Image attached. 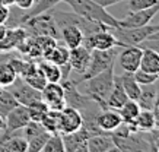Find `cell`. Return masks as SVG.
<instances>
[{"mask_svg": "<svg viewBox=\"0 0 159 152\" xmlns=\"http://www.w3.org/2000/svg\"><path fill=\"white\" fill-rule=\"evenodd\" d=\"M48 110H50L48 105L44 103L43 99H38V101H35V103H32V104H29L28 105L29 118H31L32 122H41Z\"/></svg>", "mask_w": 159, "mask_h": 152, "instance_id": "obj_34", "label": "cell"}, {"mask_svg": "<svg viewBox=\"0 0 159 152\" xmlns=\"http://www.w3.org/2000/svg\"><path fill=\"white\" fill-rule=\"evenodd\" d=\"M16 105H19V103H18L16 98L10 94L9 89L0 88V116L3 118H6V116H7Z\"/></svg>", "mask_w": 159, "mask_h": 152, "instance_id": "obj_28", "label": "cell"}, {"mask_svg": "<svg viewBox=\"0 0 159 152\" xmlns=\"http://www.w3.org/2000/svg\"><path fill=\"white\" fill-rule=\"evenodd\" d=\"M13 5L16 7H19L20 10H29L35 5V0H15Z\"/></svg>", "mask_w": 159, "mask_h": 152, "instance_id": "obj_39", "label": "cell"}, {"mask_svg": "<svg viewBox=\"0 0 159 152\" xmlns=\"http://www.w3.org/2000/svg\"><path fill=\"white\" fill-rule=\"evenodd\" d=\"M60 37L63 38V43L67 45L69 48H76L79 45L83 44V35L82 30L76 26V25H67V26H63L60 30Z\"/></svg>", "mask_w": 159, "mask_h": 152, "instance_id": "obj_21", "label": "cell"}, {"mask_svg": "<svg viewBox=\"0 0 159 152\" xmlns=\"http://www.w3.org/2000/svg\"><path fill=\"white\" fill-rule=\"evenodd\" d=\"M31 122L29 118V113H28V107L26 105H16V107L10 111L5 118V129L2 130V136H0V140H3L6 137L12 136L15 132L18 130H22V129Z\"/></svg>", "mask_w": 159, "mask_h": 152, "instance_id": "obj_7", "label": "cell"}, {"mask_svg": "<svg viewBox=\"0 0 159 152\" xmlns=\"http://www.w3.org/2000/svg\"><path fill=\"white\" fill-rule=\"evenodd\" d=\"M38 67L41 69L43 75L45 76L47 82H60L61 81V70H60V66L54 64L53 62H50L47 59H39L37 62Z\"/></svg>", "mask_w": 159, "mask_h": 152, "instance_id": "obj_25", "label": "cell"}, {"mask_svg": "<svg viewBox=\"0 0 159 152\" xmlns=\"http://www.w3.org/2000/svg\"><path fill=\"white\" fill-rule=\"evenodd\" d=\"M130 132L148 133L155 129V116L153 110H140L137 117L131 123H125Z\"/></svg>", "mask_w": 159, "mask_h": 152, "instance_id": "obj_16", "label": "cell"}, {"mask_svg": "<svg viewBox=\"0 0 159 152\" xmlns=\"http://www.w3.org/2000/svg\"><path fill=\"white\" fill-rule=\"evenodd\" d=\"M152 110H159V94L156 95V99H155V104H153V108Z\"/></svg>", "mask_w": 159, "mask_h": 152, "instance_id": "obj_47", "label": "cell"}, {"mask_svg": "<svg viewBox=\"0 0 159 152\" xmlns=\"http://www.w3.org/2000/svg\"><path fill=\"white\" fill-rule=\"evenodd\" d=\"M117 111L120 114L123 123H131L137 117V114H139V111H140V107H139V104H137V101H134V99H127L124 103V105H123L120 110H117Z\"/></svg>", "mask_w": 159, "mask_h": 152, "instance_id": "obj_32", "label": "cell"}, {"mask_svg": "<svg viewBox=\"0 0 159 152\" xmlns=\"http://www.w3.org/2000/svg\"><path fill=\"white\" fill-rule=\"evenodd\" d=\"M9 12H10V7L9 6H5L0 3V24H5L7 18H9Z\"/></svg>", "mask_w": 159, "mask_h": 152, "instance_id": "obj_40", "label": "cell"}, {"mask_svg": "<svg viewBox=\"0 0 159 152\" xmlns=\"http://www.w3.org/2000/svg\"><path fill=\"white\" fill-rule=\"evenodd\" d=\"M105 152H123V151H121L118 146H112V148H110V149H108V151H105Z\"/></svg>", "mask_w": 159, "mask_h": 152, "instance_id": "obj_48", "label": "cell"}, {"mask_svg": "<svg viewBox=\"0 0 159 152\" xmlns=\"http://www.w3.org/2000/svg\"><path fill=\"white\" fill-rule=\"evenodd\" d=\"M129 99L127 94H125L124 88H123V84H121L120 76H114V84H112V88H111V92L107 98V108H111V110H120L124 103Z\"/></svg>", "mask_w": 159, "mask_h": 152, "instance_id": "obj_18", "label": "cell"}, {"mask_svg": "<svg viewBox=\"0 0 159 152\" xmlns=\"http://www.w3.org/2000/svg\"><path fill=\"white\" fill-rule=\"evenodd\" d=\"M143 48L140 45H127L118 56V64L124 72L134 73L140 66V59H142Z\"/></svg>", "mask_w": 159, "mask_h": 152, "instance_id": "obj_12", "label": "cell"}, {"mask_svg": "<svg viewBox=\"0 0 159 152\" xmlns=\"http://www.w3.org/2000/svg\"><path fill=\"white\" fill-rule=\"evenodd\" d=\"M155 116V129H159V110H153Z\"/></svg>", "mask_w": 159, "mask_h": 152, "instance_id": "obj_43", "label": "cell"}, {"mask_svg": "<svg viewBox=\"0 0 159 152\" xmlns=\"http://www.w3.org/2000/svg\"><path fill=\"white\" fill-rule=\"evenodd\" d=\"M114 64L108 69L102 70L101 73L95 75L92 78L82 81L85 82V91L95 103H98L102 108H107V98L111 92L112 84H114Z\"/></svg>", "mask_w": 159, "mask_h": 152, "instance_id": "obj_2", "label": "cell"}, {"mask_svg": "<svg viewBox=\"0 0 159 152\" xmlns=\"http://www.w3.org/2000/svg\"><path fill=\"white\" fill-rule=\"evenodd\" d=\"M91 48L85 45H79L76 48H70V56H69V64L75 73L83 75L86 70L89 60H91Z\"/></svg>", "mask_w": 159, "mask_h": 152, "instance_id": "obj_15", "label": "cell"}, {"mask_svg": "<svg viewBox=\"0 0 159 152\" xmlns=\"http://www.w3.org/2000/svg\"><path fill=\"white\" fill-rule=\"evenodd\" d=\"M117 54H118V51H117L116 47L110 50H92L89 64H88L85 73L80 75L82 81H86V79L92 78L95 75L101 73L102 70L108 69L112 64H116Z\"/></svg>", "mask_w": 159, "mask_h": 152, "instance_id": "obj_5", "label": "cell"}, {"mask_svg": "<svg viewBox=\"0 0 159 152\" xmlns=\"http://www.w3.org/2000/svg\"><path fill=\"white\" fill-rule=\"evenodd\" d=\"M0 3L2 5H5V6H13V3H15V0H0Z\"/></svg>", "mask_w": 159, "mask_h": 152, "instance_id": "obj_45", "label": "cell"}, {"mask_svg": "<svg viewBox=\"0 0 159 152\" xmlns=\"http://www.w3.org/2000/svg\"><path fill=\"white\" fill-rule=\"evenodd\" d=\"M64 3H67L72 10L77 15H80L82 18L92 22H101V24L118 30L120 25H118V19H116L112 15H110L107 12L105 7L93 3L92 0H63Z\"/></svg>", "mask_w": 159, "mask_h": 152, "instance_id": "obj_1", "label": "cell"}, {"mask_svg": "<svg viewBox=\"0 0 159 152\" xmlns=\"http://www.w3.org/2000/svg\"><path fill=\"white\" fill-rule=\"evenodd\" d=\"M121 123H123V120H121L117 110L102 108L97 116V124L99 126L101 130H104L107 133L114 132L118 126H121Z\"/></svg>", "mask_w": 159, "mask_h": 152, "instance_id": "obj_17", "label": "cell"}, {"mask_svg": "<svg viewBox=\"0 0 159 152\" xmlns=\"http://www.w3.org/2000/svg\"><path fill=\"white\" fill-rule=\"evenodd\" d=\"M29 37L24 26H16V28H7L5 37L0 39V53H6L10 50L18 48L20 43H24L25 39Z\"/></svg>", "mask_w": 159, "mask_h": 152, "instance_id": "obj_14", "label": "cell"}, {"mask_svg": "<svg viewBox=\"0 0 159 152\" xmlns=\"http://www.w3.org/2000/svg\"><path fill=\"white\" fill-rule=\"evenodd\" d=\"M7 89H9L10 94L16 98L18 103L22 104V105H26V107H28L29 104L41 99V91L32 88V86H31L24 78H20V76H18V78L15 79V82L12 85H9Z\"/></svg>", "mask_w": 159, "mask_h": 152, "instance_id": "obj_8", "label": "cell"}, {"mask_svg": "<svg viewBox=\"0 0 159 152\" xmlns=\"http://www.w3.org/2000/svg\"><path fill=\"white\" fill-rule=\"evenodd\" d=\"M111 31L123 44V47H127V45H139L143 41L149 39L153 34L159 32V25L148 24L137 28H118V30L112 28Z\"/></svg>", "mask_w": 159, "mask_h": 152, "instance_id": "obj_4", "label": "cell"}, {"mask_svg": "<svg viewBox=\"0 0 159 152\" xmlns=\"http://www.w3.org/2000/svg\"><path fill=\"white\" fill-rule=\"evenodd\" d=\"M20 78H24L32 88L38 89V91H41V89L47 85V79H45V76L43 75L41 69L38 67L37 62H35V64L31 67V70H29L28 73L25 75V76H20Z\"/></svg>", "mask_w": 159, "mask_h": 152, "instance_id": "obj_27", "label": "cell"}, {"mask_svg": "<svg viewBox=\"0 0 159 152\" xmlns=\"http://www.w3.org/2000/svg\"><path fill=\"white\" fill-rule=\"evenodd\" d=\"M116 146L111 133H101V135H93L89 136L86 140L88 152H105L110 148Z\"/></svg>", "mask_w": 159, "mask_h": 152, "instance_id": "obj_22", "label": "cell"}, {"mask_svg": "<svg viewBox=\"0 0 159 152\" xmlns=\"http://www.w3.org/2000/svg\"><path fill=\"white\" fill-rule=\"evenodd\" d=\"M89 135L86 133V130L83 127H80L79 130L70 133H61L63 145H64V151L66 152H73L75 149H77L79 146L85 145L88 140Z\"/></svg>", "mask_w": 159, "mask_h": 152, "instance_id": "obj_20", "label": "cell"}, {"mask_svg": "<svg viewBox=\"0 0 159 152\" xmlns=\"http://www.w3.org/2000/svg\"><path fill=\"white\" fill-rule=\"evenodd\" d=\"M18 78V75L12 67V64L6 62H0V88H7L9 85L15 82V79Z\"/></svg>", "mask_w": 159, "mask_h": 152, "instance_id": "obj_33", "label": "cell"}, {"mask_svg": "<svg viewBox=\"0 0 159 152\" xmlns=\"http://www.w3.org/2000/svg\"><path fill=\"white\" fill-rule=\"evenodd\" d=\"M41 152H66L64 151V145H63L61 133L50 135V137L47 139V142H45Z\"/></svg>", "mask_w": 159, "mask_h": 152, "instance_id": "obj_35", "label": "cell"}, {"mask_svg": "<svg viewBox=\"0 0 159 152\" xmlns=\"http://www.w3.org/2000/svg\"><path fill=\"white\" fill-rule=\"evenodd\" d=\"M69 56H70V48L63 41H58L57 39V44H56L53 53L50 54V57L47 60L53 62L57 66H63V64L69 63Z\"/></svg>", "mask_w": 159, "mask_h": 152, "instance_id": "obj_29", "label": "cell"}, {"mask_svg": "<svg viewBox=\"0 0 159 152\" xmlns=\"http://www.w3.org/2000/svg\"><path fill=\"white\" fill-rule=\"evenodd\" d=\"M134 79L139 82V85H155L156 82L159 81V76L158 75H153V73H148V72H143V70H140L137 69L134 73H133Z\"/></svg>", "mask_w": 159, "mask_h": 152, "instance_id": "obj_37", "label": "cell"}, {"mask_svg": "<svg viewBox=\"0 0 159 152\" xmlns=\"http://www.w3.org/2000/svg\"><path fill=\"white\" fill-rule=\"evenodd\" d=\"M82 114L73 107H66L60 110V133H70L82 127Z\"/></svg>", "mask_w": 159, "mask_h": 152, "instance_id": "obj_13", "label": "cell"}, {"mask_svg": "<svg viewBox=\"0 0 159 152\" xmlns=\"http://www.w3.org/2000/svg\"><path fill=\"white\" fill-rule=\"evenodd\" d=\"M92 2L107 9V7H110V6L117 5V3H118V2H121V0H92Z\"/></svg>", "mask_w": 159, "mask_h": 152, "instance_id": "obj_42", "label": "cell"}, {"mask_svg": "<svg viewBox=\"0 0 159 152\" xmlns=\"http://www.w3.org/2000/svg\"><path fill=\"white\" fill-rule=\"evenodd\" d=\"M6 31H7V26H6L5 24H0V39L3 38V37H5Z\"/></svg>", "mask_w": 159, "mask_h": 152, "instance_id": "obj_44", "label": "cell"}, {"mask_svg": "<svg viewBox=\"0 0 159 152\" xmlns=\"http://www.w3.org/2000/svg\"><path fill=\"white\" fill-rule=\"evenodd\" d=\"M120 79H121L123 88H124L129 99H134V101H137L139 97H140V92H142V86H140L139 82L134 79L133 73H130V72H124V73L120 76Z\"/></svg>", "mask_w": 159, "mask_h": 152, "instance_id": "obj_24", "label": "cell"}, {"mask_svg": "<svg viewBox=\"0 0 159 152\" xmlns=\"http://www.w3.org/2000/svg\"><path fill=\"white\" fill-rule=\"evenodd\" d=\"M112 28L108 30H102V31H97L92 35H88L83 38V44L85 47L91 50H110L114 47H123L118 38L112 34Z\"/></svg>", "mask_w": 159, "mask_h": 152, "instance_id": "obj_9", "label": "cell"}, {"mask_svg": "<svg viewBox=\"0 0 159 152\" xmlns=\"http://www.w3.org/2000/svg\"><path fill=\"white\" fill-rule=\"evenodd\" d=\"M156 95H158V91L153 85H142V92H140V97L137 99L140 110H152Z\"/></svg>", "mask_w": 159, "mask_h": 152, "instance_id": "obj_26", "label": "cell"}, {"mask_svg": "<svg viewBox=\"0 0 159 152\" xmlns=\"http://www.w3.org/2000/svg\"><path fill=\"white\" fill-rule=\"evenodd\" d=\"M60 2H63V0H38V2L29 9V12H25L24 13V24L26 22V19L32 18V16L54 9V6L57 5V3H60Z\"/></svg>", "mask_w": 159, "mask_h": 152, "instance_id": "obj_31", "label": "cell"}, {"mask_svg": "<svg viewBox=\"0 0 159 152\" xmlns=\"http://www.w3.org/2000/svg\"><path fill=\"white\" fill-rule=\"evenodd\" d=\"M60 84H61L63 91H64L66 105H69V107H73V108H76V110H79V111H83V110L92 107L93 104H98L89 95L83 94L79 89V85H77L76 81L66 79V81H61Z\"/></svg>", "mask_w": 159, "mask_h": 152, "instance_id": "obj_6", "label": "cell"}, {"mask_svg": "<svg viewBox=\"0 0 159 152\" xmlns=\"http://www.w3.org/2000/svg\"><path fill=\"white\" fill-rule=\"evenodd\" d=\"M37 2H38V0H35V3H37Z\"/></svg>", "mask_w": 159, "mask_h": 152, "instance_id": "obj_51", "label": "cell"}, {"mask_svg": "<svg viewBox=\"0 0 159 152\" xmlns=\"http://www.w3.org/2000/svg\"><path fill=\"white\" fill-rule=\"evenodd\" d=\"M158 12H159V3H156L155 6L148 7V9L130 12L125 18L118 21V25H120V28H137V26H143V25L149 24Z\"/></svg>", "mask_w": 159, "mask_h": 152, "instance_id": "obj_11", "label": "cell"}, {"mask_svg": "<svg viewBox=\"0 0 159 152\" xmlns=\"http://www.w3.org/2000/svg\"><path fill=\"white\" fill-rule=\"evenodd\" d=\"M22 26L31 37H38V35H50L54 38L60 37V30H58L57 24L54 22L51 10L29 18Z\"/></svg>", "mask_w": 159, "mask_h": 152, "instance_id": "obj_3", "label": "cell"}, {"mask_svg": "<svg viewBox=\"0 0 159 152\" xmlns=\"http://www.w3.org/2000/svg\"><path fill=\"white\" fill-rule=\"evenodd\" d=\"M156 3H159V0H129V10L136 12V10L148 9L155 6Z\"/></svg>", "mask_w": 159, "mask_h": 152, "instance_id": "obj_38", "label": "cell"}, {"mask_svg": "<svg viewBox=\"0 0 159 152\" xmlns=\"http://www.w3.org/2000/svg\"><path fill=\"white\" fill-rule=\"evenodd\" d=\"M150 152H158L156 149H155V146H153V143H152V149H150Z\"/></svg>", "mask_w": 159, "mask_h": 152, "instance_id": "obj_50", "label": "cell"}, {"mask_svg": "<svg viewBox=\"0 0 159 152\" xmlns=\"http://www.w3.org/2000/svg\"><path fill=\"white\" fill-rule=\"evenodd\" d=\"M158 75H159V73H158Z\"/></svg>", "mask_w": 159, "mask_h": 152, "instance_id": "obj_52", "label": "cell"}, {"mask_svg": "<svg viewBox=\"0 0 159 152\" xmlns=\"http://www.w3.org/2000/svg\"><path fill=\"white\" fill-rule=\"evenodd\" d=\"M73 152H88V148H86V143L85 145H82V146H79L77 149H75Z\"/></svg>", "mask_w": 159, "mask_h": 152, "instance_id": "obj_46", "label": "cell"}, {"mask_svg": "<svg viewBox=\"0 0 159 152\" xmlns=\"http://www.w3.org/2000/svg\"><path fill=\"white\" fill-rule=\"evenodd\" d=\"M41 99L48 105L50 110H63L66 107L64 91L60 82H47V85L41 89Z\"/></svg>", "mask_w": 159, "mask_h": 152, "instance_id": "obj_10", "label": "cell"}, {"mask_svg": "<svg viewBox=\"0 0 159 152\" xmlns=\"http://www.w3.org/2000/svg\"><path fill=\"white\" fill-rule=\"evenodd\" d=\"M3 129H5V118L0 116V132H2Z\"/></svg>", "mask_w": 159, "mask_h": 152, "instance_id": "obj_49", "label": "cell"}, {"mask_svg": "<svg viewBox=\"0 0 159 152\" xmlns=\"http://www.w3.org/2000/svg\"><path fill=\"white\" fill-rule=\"evenodd\" d=\"M142 48H143V53H142L139 69L143 70V72H148V73L158 75L159 73V53L153 48H149V47H142Z\"/></svg>", "mask_w": 159, "mask_h": 152, "instance_id": "obj_19", "label": "cell"}, {"mask_svg": "<svg viewBox=\"0 0 159 152\" xmlns=\"http://www.w3.org/2000/svg\"><path fill=\"white\" fill-rule=\"evenodd\" d=\"M48 137H50L48 132H43V133H39V135H37V136H32V137H29V139H26L28 140V149H26V152H41Z\"/></svg>", "mask_w": 159, "mask_h": 152, "instance_id": "obj_36", "label": "cell"}, {"mask_svg": "<svg viewBox=\"0 0 159 152\" xmlns=\"http://www.w3.org/2000/svg\"><path fill=\"white\" fill-rule=\"evenodd\" d=\"M150 139H152V143H153L155 149L159 152V129H153L152 132H149Z\"/></svg>", "mask_w": 159, "mask_h": 152, "instance_id": "obj_41", "label": "cell"}, {"mask_svg": "<svg viewBox=\"0 0 159 152\" xmlns=\"http://www.w3.org/2000/svg\"><path fill=\"white\" fill-rule=\"evenodd\" d=\"M39 123L43 124V127L50 135L60 133V111H57V110H48L47 114L44 116L43 120Z\"/></svg>", "mask_w": 159, "mask_h": 152, "instance_id": "obj_30", "label": "cell"}, {"mask_svg": "<svg viewBox=\"0 0 159 152\" xmlns=\"http://www.w3.org/2000/svg\"><path fill=\"white\" fill-rule=\"evenodd\" d=\"M28 140L24 136H9L0 140V152H26Z\"/></svg>", "mask_w": 159, "mask_h": 152, "instance_id": "obj_23", "label": "cell"}]
</instances>
